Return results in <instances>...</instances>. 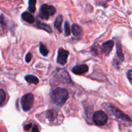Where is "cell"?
Instances as JSON below:
<instances>
[{"instance_id": "6da1fadb", "label": "cell", "mask_w": 132, "mask_h": 132, "mask_svg": "<svg viewBox=\"0 0 132 132\" xmlns=\"http://www.w3.org/2000/svg\"><path fill=\"white\" fill-rule=\"evenodd\" d=\"M68 91L66 89L57 87L54 89L51 93V100L52 102L58 106H62L65 104L68 98Z\"/></svg>"}, {"instance_id": "7a4b0ae2", "label": "cell", "mask_w": 132, "mask_h": 132, "mask_svg": "<svg viewBox=\"0 0 132 132\" xmlns=\"http://www.w3.org/2000/svg\"><path fill=\"white\" fill-rule=\"evenodd\" d=\"M108 120V115L103 111H95L92 116V120L97 126H103L107 123Z\"/></svg>"}, {"instance_id": "3957f363", "label": "cell", "mask_w": 132, "mask_h": 132, "mask_svg": "<svg viewBox=\"0 0 132 132\" xmlns=\"http://www.w3.org/2000/svg\"><path fill=\"white\" fill-rule=\"evenodd\" d=\"M56 12V9L52 5L44 4L41 6L39 12V17L43 19H48L50 16H53Z\"/></svg>"}, {"instance_id": "277c9868", "label": "cell", "mask_w": 132, "mask_h": 132, "mask_svg": "<svg viewBox=\"0 0 132 132\" xmlns=\"http://www.w3.org/2000/svg\"><path fill=\"white\" fill-rule=\"evenodd\" d=\"M105 106H106V107L108 108H105L106 109H108L110 111V112L112 114H113L116 117H117V119H121L122 120H126V121H131V119L126 114L124 113L122 111H121V110L119 109L117 107H116V106H114L113 105L111 104H104Z\"/></svg>"}, {"instance_id": "5b68a950", "label": "cell", "mask_w": 132, "mask_h": 132, "mask_svg": "<svg viewBox=\"0 0 132 132\" xmlns=\"http://www.w3.org/2000/svg\"><path fill=\"white\" fill-rule=\"evenodd\" d=\"M34 100V97L32 93L26 94L22 97L21 104V107L24 111H28L32 107Z\"/></svg>"}, {"instance_id": "8992f818", "label": "cell", "mask_w": 132, "mask_h": 132, "mask_svg": "<svg viewBox=\"0 0 132 132\" xmlns=\"http://www.w3.org/2000/svg\"><path fill=\"white\" fill-rule=\"evenodd\" d=\"M69 55V52L68 50H66L65 49L63 48H60L58 50V56L57 58V62L59 64L63 65L65 64L67 62V58Z\"/></svg>"}, {"instance_id": "52a82bcc", "label": "cell", "mask_w": 132, "mask_h": 132, "mask_svg": "<svg viewBox=\"0 0 132 132\" xmlns=\"http://www.w3.org/2000/svg\"><path fill=\"white\" fill-rule=\"evenodd\" d=\"M72 71L76 75H82V74L85 73V72H86L88 71V66L85 64L77 65L74 66L72 68Z\"/></svg>"}, {"instance_id": "ba28073f", "label": "cell", "mask_w": 132, "mask_h": 132, "mask_svg": "<svg viewBox=\"0 0 132 132\" xmlns=\"http://www.w3.org/2000/svg\"><path fill=\"white\" fill-rule=\"evenodd\" d=\"M72 32L73 36L78 39H81L83 35V30H82V27L76 23L72 25Z\"/></svg>"}, {"instance_id": "9c48e42d", "label": "cell", "mask_w": 132, "mask_h": 132, "mask_svg": "<svg viewBox=\"0 0 132 132\" xmlns=\"http://www.w3.org/2000/svg\"><path fill=\"white\" fill-rule=\"evenodd\" d=\"M113 45H114V42L113 40H109L103 44V51L105 55H109L113 49Z\"/></svg>"}, {"instance_id": "30bf717a", "label": "cell", "mask_w": 132, "mask_h": 132, "mask_svg": "<svg viewBox=\"0 0 132 132\" xmlns=\"http://www.w3.org/2000/svg\"><path fill=\"white\" fill-rule=\"evenodd\" d=\"M58 78H59V80L61 81L62 82L64 83H70L72 82L70 77L69 74L68 72L66 71H62L60 72V73L58 75Z\"/></svg>"}, {"instance_id": "8fae6325", "label": "cell", "mask_w": 132, "mask_h": 132, "mask_svg": "<svg viewBox=\"0 0 132 132\" xmlns=\"http://www.w3.org/2000/svg\"><path fill=\"white\" fill-rule=\"evenodd\" d=\"M21 18L23 20H24L25 21L28 22L29 23H34L35 21L34 17L33 16V15L31 14L30 13L28 12H24L21 14Z\"/></svg>"}, {"instance_id": "7c38bea8", "label": "cell", "mask_w": 132, "mask_h": 132, "mask_svg": "<svg viewBox=\"0 0 132 132\" xmlns=\"http://www.w3.org/2000/svg\"><path fill=\"white\" fill-rule=\"evenodd\" d=\"M25 80L29 84H37L39 83V79L37 76L32 75H27L25 76Z\"/></svg>"}, {"instance_id": "4fadbf2b", "label": "cell", "mask_w": 132, "mask_h": 132, "mask_svg": "<svg viewBox=\"0 0 132 132\" xmlns=\"http://www.w3.org/2000/svg\"><path fill=\"white\" fill-rule=\"evenodd\" d=\"M62 22H63V16H59L54 22V27L59 32H62Z\"/></svg>"}, {"instance_id": "5bb4252c", "label": "cell", "mask_w": 132, "mask_h": 132, "mask_svg": "<svg viewBox=\"0 0 132 132\" xmlns=\"http://www.w3.org/2000/svg\"><path fill=\"white\" fill-rule=\"evenodd\" d=\"M36 25L37 26L38 28H41V29H43V30H45V31H47V32H52V31L51 27H50L48 25L45 24V23H43V22L37 21V23H36Z\"/></svg>"}, {"instance_id": "9a60e30c", "label": "cell", "mask_w": 132, "mask_h": 132, "mask_svg": "<svg viewBox=\"0 0 132 132\" xmlns=\"http://www.w3.org/2000/svg\"><path fill=\"white\" fill-rule=\"evenodd\" d=\"M116 47H117V56H118V57L121 60H124V54L122 51V45H121V43H120L119 41H117Z\"/></svg>"}, {"instance_id": "2e32d148", "label": "cell", "mask_w": 132, "mask_h": 132, "mask_svg": "<svg viewBox=\"0 0 132 132\" xmlns=\"http://www.w3.org/2000/svg\"><path fill=\"white\" fill-rule=\"evenodd\" d=\"M46 115L47 119L50 120V122L53 121L55 119V116L57 115L56 112L54 110H48L46 112Z\"/></svg>"}, {"instance_id": "e0dca14e", "label": "cell", "mask_w": 132, "mask_h": 132, "mask_svg": "<svg viewBox=\"0 0 132 132\" xmlns=\"http://www.w3.org/2000/svg\"><path fill=\"white\" fill-rule=\"evenodd\" d=\"M37 0H29L28 1V9L31 12L36 11V3Z\"/></svg>"}, {"instance_id": "ac0fdd59", "label": "cell", "mask_w": 132, "mask_h": 132, "mask_svg": "<svg viewBox=\"0 0 132 132\" xmlns=\"http://www.w3.org/2000/svg\"><path fill=\"white\" fill-rule=\"evenodd\" d=\"M39 51L40 53H41V54H42L43 56H47L48 54V49H46V47H45L43 43L40 44Z\"/></svg>"}, {"instance_id": "d6986e66", "label": "cell", "mask_w": 132, "mask_h": 132, "mask_svg": "<svg viewBox=\"0 0 132 132\" xmlns=\"http://www.w3.org/2000/svg\"><path fill=\"white\" fill-rule=\"evenodd\" d=\"M6 100V94L3 89H0V106L5 102Z\"/></svg>"}, {"instance_id": "ffe728a7", "label": "cell", "mask_w": 132, "mask_h": 132, "mask_svg": "<svg viewBox=\"0 0 132 132\" xmlns=\"http://www.w3.org/2000/svg\"><path fill=\"white\" fill-rule=\"evenodd\" d=\"M64 31H65V36H69L71 33L70 27L68 22L66 21L64 24Z\"/></svg>"}, {"instance_id": "44dd1931", "label": "cell", "mask_w": 132, "mask_h": 132, "mask_svg": "<svg viewBox=\"0 0 132 132\" xmlns=\"http://www.w3.org/2000/svg\"><path fill=\"white\" fill-rule=\"evenodd\" d=\"M32 54H31L30 53H28V54L26 55V57H25L26 62H27V63H29V62L31 61V60H32Z\"/></svg>"}, {"instance_id": "7402d4cb", "label": "cell", "mask_w": 132, "mask_h": 132, "mask_svg": "<svg viewBox=\"0 0 132 132\" xmlns=\"http://www.w3.org/2000/svg\"><path fill=\"white\" fill-rule=\"evenodd\" d=\"M127 77L130 83L132 84V69L129 70L127 72Z\"/></svg>"}, {"instance_id": "603a6c76", "label": "cell", "mask_w": 132, "mask_h": 132, "mask_svg": "<svg viewBox=\"0 0 132 132\" xmlns=\"http://www.w3.org/2000/svg\"><path fill=\"white\" fill-rule=\"evenodd\" d=\"M32 128V123H30V124H27L24 126V129L25 131H28L30 129V128Z\"/></svg>"}, {"instance_id": "cb8c5ba5", "label": "cell", "mask_w": 132, "mask_h": 132, "mask_svg": "<svg viewBox=\"0 0 132 132\" xmlns=\"http://www.w3.org/2000/svg\"><path fill=\"white\" fill-rule=\"evenodd\" d=\"M39 130L38 126L37 125H34L32 128V132H39Z\"/></svg>"}, {"instance_id": "d4e9b609", "label": "cell", "mask_w": 132, "mask_h": 132, "mask_svg": "<svg viewBox=\"0 0 132 132\" xmlns=\"http://www.w3.org/2000/svg\"><path fill=\"white\" fill-rule=\"evenodd\" d=\"M106 1H111V0H106Z\"/></svg>"}]
</instances>
